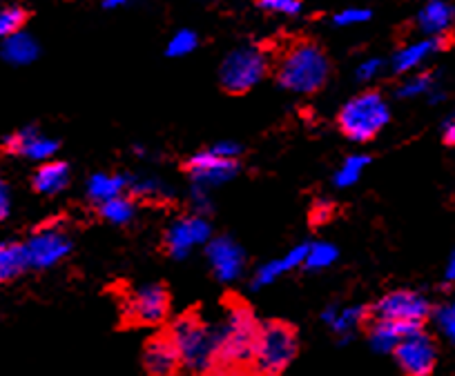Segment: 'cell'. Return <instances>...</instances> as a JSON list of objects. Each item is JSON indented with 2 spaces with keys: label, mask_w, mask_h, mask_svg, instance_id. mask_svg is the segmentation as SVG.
Here are the masks:
<instances>
[{
  "label": "cell",
  "mask_w": 455,
  "mask_h": 376,
  "mask_svg": "<svg viewBox=\"0 0 455 376\" xmlns=\"http://www.w3.org/2000/svg\"><path fill=\"white\" fill-rule=\"evenodd\" d=\"M221 303L226 308V321L214 327L212 370L233 372L242 365H252L261 323L237 292L223 294Z\"/></svg>",
  "instance_id": "cell-1"
},
{
  "label": "cell",
  "mask_w": 455,
  "mask_h": 376,
  "mask_svg": "<svg viewBox=\"0 0 455 376\" xmlns=\"http://www.w3.org/2000/svg\"><path fill=\"white\" fill-rule=\"evenodd\" d=\"M277 82L295 94H317L331 76V60L315 41H297L279 56L275 69Z\"/></svg>",
  "instance_id": "cell-2"
},
{
  "label": "cell",
  "mask_w": 455,
  "mask_h": 376,
  "mask_svg": "<svg viewBox=\"0 0 455 376\" xmlns=\"http://www.w3.org/2000/svg\"><path fill=\"white\" fill-rule=\"evenodd\" d=\"M174 343L181 352L183 370L208 374L214 363V327L205 323L199 308L188 309L170 325Z\"/></svg>",
  "instance_id": "cell-3"
},
{
  "label": "cell",
  "mask_w": 455,
  "mask_h": 376,
  "mask_svg": "<svg viewBox=\"0 0 455 376\" xmlns=\"http://www.w3.org/2000/svg\"><path fill=\"white\" fill-rule=\"evenodd\" d=\"M391 121V109L382 91L366 90L353 96L337 114V128L348 141L369 143L387 128Z\"/></svg>",
  "instance_id": "cell-4"
},
{
  "label": "cell",
  "mask_w": 455,
  "mask_h": 376,
  "mask_svg": "<svg viewBox=\"0 0 455 376\" xmlns=\"http://www.w3.org/2000/svg\"><path fill=\"white\" fill-rule=\"evenodd\" d=\"M297 349H299V341L291 323L266 321L261 323L259 336H257L252 367L259 376H282L297 356Z\"/></svg>",
  "instance_id": "cell-5"
},
{
  "label": "cell",
  "mask_w": 455,
  "mask_h": 376,
  "mask_svg": "<svg viewBox=\"0 0 455 376\" xmlns=\"http://www.w3.org/2000/svg\"><path fill=\"white\" fill-rule=\"evenodd\" d=\"M121 323L125 327H155L170 317V287L165 283L132 287L121 286Z\"/></svg>",
  "instance_id": "cell-6"
},
{
  "label": "cell",
  "mask_w": 455,
  "mask_h": 376,
  "mask_svg": "<svg viewBox=\"0 0 455 376\" xmlns=\"http://www.w3.org/2000/svg\"><path fill=\"white\" fill-rule=\"evenodd\" d=\"M268 50L259 45H242L223 59L219 67V82L226 94L242 96L251 91L268 74Z\"/></svg>",
  "instance_id": "cell-7"
},
{
  "label": "cell",
  "mask_w": 455,
  "mask_h": 376,
  "mask_svg": "<svg viewBox=\"0 0 455 376\" xmlns=\"http://www.w3.org/2000/svg\"><path fill=\"white\" fill-rule=\"evenodd\" d=\"M428 314H431V303L427 301V296L413 290L388 292L387 296H382L378 303L369 308V318L406 323V325L415 327H422Z\"/></svg>",
  "instance_id": "cell-8"
},
{
  "label": "cell",
  "mask_w": 455,
  "mask_h": 376,
  "mask_svg": "<svg viewBox=\"0 0 455 376\" xmlns=\"http://www.w3.org/2000/svg\"><path fill=\"white\" fill-rule=\"evenodd\" d=\"M393 356L404 376H431L437 363V348L427 332L418 330L393 349Z\"/></svg>",
  "instance_id": "cell-9"
},
{
  "label": "cell",
  "mask_w": 455,
  "mask_h": 376,
  "mask_svg": "<svg viewBox=\"0 0 455 376\" xmlns=\"http://www.w3.org/2000/svg\"><path fill=\"white\" fill-rule=\"evenodd\" d=\"M143 370L148 376H179L183 370L181 352L170 330L152 336L143 348Z\"/></svg>",
  "instance_id": "cell-10"
},
{
  "label": "cell",
  "mask_w": 455,
  "mask_h": 376,
  "mask_svg": "<svg viewBox=\"0 0 455 376\" xmlns=\"http://www.w3.org/2000/svg\"><path fill=\"white\" fill-rule=\"evenodd\" d=\"M239 169L237 159H223L214 154L212 150L199 152L181 163V172L188 174L192 181L204 183V185H217V183L233 178Z\"/></svg>",
  "instance_id": "cell-11"
},
{
  "label": "cell",
  "mask_w": 455,
  "mask_h": 376,
  "mask_svg": "<svg viewBox=\"0 0 455 376\" xmlns=\"http://www.w3.org/2000/svg\"><path fill=\"white\" fill-rule=\"evenodd\" d=\"M210 234L208 223L201 221L199 216H188L181 221L172 223V225L165 230L164 240H161V247H164L165 255L170 256H186L192 249V245L204 243Z\"/></svg>",
  "instance_id": "cell-12"
},
{
  "label": "cell",
  "mask_w": 455,
  "mask_h": 376,
  "mask_svg": "<svg viewBox=\"0 0 455 376\" xmlns=\"http://www.w3.org/2000/svg\"><path fill=\"white\" fill-rule=\"evenodd\" d=\"M69 239L59 230H41L32 236L25 249H28L29 265L34 268H50L56 261L63 259L69 252Z\"/></svg>",
  "instance_id": "cell-13"
},
{
  "label": "cell",
  "mask_w": 455,
  "mask_h": 376,
  "mask_svg": "<svg viewBox=\"0 0 455 376\" xmlns=\"http://www.w3.org/2000/svg\"><path fill=\"white\" fill-rule=\"evenodd\" d=\"M5 150L10 152V154L25 156V159L45 161V159H50V156L56 154V150H59V143L52 141V138H47V137H43L36 128H23L7 138Z\"/></svg>",
  "instance_id": "cell-14"
},
{
  "label": "cell",
  "mask_w": 455,
  "mask_h": 376,
  "mask_svg": "<svg viewBox=\"0 0 455 376\" xmlns=\"http://www.w3.org/2000/svg\"><path fill=\"white\" fill-rule=\"evenodd\" d=\"M449 47V38L446 36H427L418 43H411L404 45L391 60L393 74H406L413 72L415 67L424 63L427 59H431L437 51H444Z\"/></svg>",
  "instance_id": "cell-15"
},
{
  "label": "cell",
  "mask_w": 455,
  "mask_h": 376,
  "mask_svg": "<svg viewBox=\"0 0 455 376\" xmlns=\"http://www.w3.org/2000/svg\"><path fill=\"white\" fill-rule=\"evenodd\" d=\"M208 259L212 263V272L221 281H233L243 268V252L230 239H214L208 245Z\"/></svg>",
  "instance_id": "cell-16"
},
{
  "label": "cell",
  "mask_w": 455,
  "mask_h": 376,
  "mask_svg": "<svg viewBox=\"0 0 455 376\" xmlns=\"http://www.w3.org/2000/svg\"><path fill=\"white\" fill-rule=\"evenodd\" d=\"M366 332H369L371 345H373L378 352H393L402 341L406 339L413 332L422 330V327L406 325V323H395V321H379V318H366L364 323Z\"/></svg>",
  "instance_id": "cell-17"
},
{
  "label": "cell",
  "mask_w": 455,
  "mask_h": 376,
  "mask_svg": "<svg viewBox=\"0 0 455 376\" xmlns=\"http://www.w3.org/2000/svg\"><path fill=\"white\" fill-rule=\"evenodd\" d=\"M453 23L455 10L446 0H428L418 14V27L427 36H449Z\"/></svg>",
  "instance_id": "cell-18"
},
{
  "label": "cell",
  "mask_w": 455,
  "mask_h": 376,
  "mask_svg": "<svg viewBox=\"0 0 455 376\" xmlns=\"http://www.w3.org/2000/svg\"><path fill=\"white\" fill-rule=\"evenodd\" d=\"M38 51H41V47H38V43L34 41V36H29V34L25 32H19L14 34V36L5 38L3 41V47H0V56H3V60H7L10 65H29L34 63V60L38 59Z\"/></svg>",
  "instance_id": "cell-19"
},
{
  "label": "cell",
  "mask_w": 455,
  "mask_h": 376,
  "mask_svg": "<svg viewBox=\"0 0 455 376\" xmlns=\"http://www.w3.org/2000/svg\"><path fill=\"white\" fill-rule=\"evenodd\" d=\"M69 183V168L63 161H50L41 165L32 178V185L38 194H59Z\"/></svg>",
  "instance_id": "cell-20"
},
{
  "label": "cell",
  "mask_w": 455,
  "mask_h": 376,
  "mask_svg": "<svg viewBox=\"0 0 455 376\" xmlns=\"http://www.w3.org/2000/svg\"><path fill=\"white\" fill-rule=\"evenodd\" d=\"M29 268L25 245L0 243V283H10Z\"/></svg>",
  "instance_id": "cell-21"
},
{
  "label": "cell",
  "mask_w": 455,
  "mask_h": 376,
  "mask_svg": "<svg viewBox=\"0 0 455 376\" xmlns=\"http://www.w3.org/2000/svg\"><path fill=\"white\" fill-rule=\"evenodd\" d=\"M331 330L339 336L351 334L355 327H364L366 318H369V308H348V309H328L323 314Z\"/></svg>",
  "instance_id": "cell-22"
},
{
  "label": "cell",
  "mask_w": 455,
  "mask_h": 376,
  "mask_svg": "<svg viewBox=\"0 0 455 376\" xmlns=\"http://www.w3.org/2000/svg\"><path fill=\"white\" fill-rule=\"evenodd\" d=\"M308 247L310 245H299V247L292 249L291 255L283 256L282 261H273V263H268L266 268H261L255 277V287L266 286V283H273L279 274L291 272V270L297 268V265H304L306 255H308Z\"/></svg>",
  "instance_id": "cell-23"
},
{
  "label": "cell",
  "mask_w": 455,
  "mask_h": 376,
  "mask_svg": "<svg viewBox=\"0 0 455 376\" xmlns=\"http://www.w3.org/2000/svg\"><path fill=\"white\" fill-rule=\"evenodd\" d=\"M125 187H128V181H125V178L109 176V174H96V176H92L87 192H90L92 200L105 203V200L109 199H116Z\"/></svg>",
  "instance_id": "cell-24"
},
{
  "label": "cell",
  "mask_w": 455,
  "mask_h": 376,
  "mask_svg": "<svg viewBox=\"0 0 455 376\" xmlns=\"http://www.w3.org/2000/svg\"><path fill=\"white\" fill-rule=\"evenodd\" d=\"M435 87H437L435 74L422 72V74H415V76L406 78V81L395 90V96L397 98H415V96L431 94Z\"/></svg>",
  "instance_id": "cell-25"
},
{
  "label": "cell",
  "mask_w": 455,
  "mask_h": 376,
  "mask_svg": "<svg viewBox=\"0 0 455 376\" xmlns=\"http://www.w3.org/2000/svg\"><path fill=\"white\" fill-rule=\"evenodd\" d=\"M99 212L100 216L108 218V221L124 225V223H128L130 218L134 216V203L130 199H121V196H116V199H109L105 200V203H100Z\"/></svg>",
  "instance_id": "cell-26"
},
{
  "label": "cell",
  "mask_w": 455,
  "mask_h": 376,
  "mask_svg": "<svg viewBox=\"0 0 455 376\" xmlns=\"http://www.w3.org/2000/svg\"><path fill=\"white\" fill-rule=\"evenodd\" d=\"M28 19L29 14L23 7H3V10H0V38L5 41V38L19 34L20 29L25 27V23H28Z\"/></svg>",
  "instance_id": "cell-27"
},
{
  "label": "cell",
  "mask_w": 455,
  "mask_h": 376,
  "mask_svg": "<svg viewBox=\"0 0 455 376\" xmlns=\"http://www.w3.org/2000/svg\"><path fill=\"white\" fill-rule=\"evenodd\" d=\"M196 45H199V36H196V32H192V29H181V32H177L172 38H170L165 54H168L170 59H179V56L192 54V51L196 50Z\"/></svg>",
  "instance_id": "cell-28"
},
{
  "label": "cell",
  "mask_w": 455,
  "mask_h": 376,
  "mask_svg": "<svg viewBox=\"0 0 455 376\" xmlns=\"http://www.w3.org/2000/svg\"><path fill=\"white\" fill-rule=\"evenodd\" d=\"M369 163H371L369 156H348V159L344 161V165L339 168V172L335 174V183L339 187L353 185V183L360 178L362 169H364Z\"/></svg>",
  "instance_id": "cell-29"
},
{
  "label": "cell",
  "mask_w": 455,
  "mask_h": 376,
  "mask_svg": "<svg viewBox=\"0 0 455 376\" xmlns=\"http://www.w3.org/2000/svg\"><path fill=\"white\" fill-rule=\"evenodd\" d=\"M335 259H337V249L332 247V245L328 243L310 245L308 255H306V261H304V268L308 270L326 268V265H331Z\"/></svg>",
  "instance_id": "cell-30"
},
{
  "label": "cell",
  "mask_w": 455,
  "mask_h": 376,
  "mask_svg": "<svg viewBox=\"0 0 455 376\" xmlns=\"http://www.w3.org/2000/svg\"><path fill=\"white\" fill-rule=\"evenodd\" d=\"M255 5L270 14L297 16L301 12V0H255Z\"/></svg>",
  "instance_id": "cell-31"
},
{
  "label": "cell",
  "mask_w": 455,
  "mask_h": 376,
  "mask_svg": "<svg viewBox=\"0 0 455 376\" xmlns=\"http://www.w3.org/2000/svg\"><path fill=\"white\" fill-rule=\"evenodd\" d=\"M371 16H373V12H371V10L351 7V10H344V12H339V14H335L332 23L339 25V27H351V25L364 23V20H369Z\"/></svg>",
  "instance_id": "cell-32"
},
{
  "label": "cell",
  "mask_w": 455,
  "mask_h": 376,
  "mask_svg": "<svg viewBox=\"0 0 455 376\" xmlns=\"http://www.w3.org/2000/svg\"><path fill=\"white\" fill-rule=\"evenodd\" d=\"M435 323L440 332L444 334L446 341L455 345V309L453 308H440L435 312Z\"/></svg>",
  "instance_id": "cell-33"
},
{
  "label": "cell",
  "mask_w": 455,
  "mask_h": 376,
  "mask_svg": "<svg viewBox=\"0 0 455 376\" xmlns=\"http://www.w3.org/2000/svg\"><path fill=\"white\" fill-rule=\"evenodd\" d=\"M384 69V60L382 59H369L357 67V81L360 82H371L379 72Z\"/></svg>",
  "instance_id": "cell-34"
},
{
  "label": "cell",
  "mask_w": 455,
  "mask_h": 376,
  "mask_svg": "<svg viewBox=\"0 0 455 376\" xmlns=\"http://www.w3.org/2000/svg\"><path fill=\"white\" fill-rule=\"evenodd\" d=\"M335 218V205L328 203V200H319L317 205L310 212V223L313 225H323V223L332 221Z\"/></svg>",
  "instance_id": "cell-35"
},
{
  "label": "cell",
  "mask_w": 455,
  "mask_h": 376,
  "mask_svg": "<svg viewBox=\"0 0 455 376\" xmlns=\"http://www.w3.org/2000/svg\"><path fill=\"white\" fill-rule=\"evenodd\" d=\"M210 150H212L214 154L223 156V159H237V156L242 154V147H239L237 143H217V145L210 147Z\"/></svg>",
  "instance_id": "cell-36"
},
{
  "label": "cell",
  "mask_w": 455,
  "mask_h": 376,
  "mask_svg": "<svg viewBox=\"0 0 455 376\" xmlns=\"http://www.w3.org/2000/svg\"><path fill=\"white\" fill-rule=\"evenodd\" d=\"M442 141H444V145H455V112L449 114L444 125H442Z\"/></svg>",
  "instance_id": "cell-37"
},
{
  "label": "cell",
  "mask_w": 455,
  "mask_h": 376,
  "mask_svg": "<svg viewBox=\"0 0 455 376\" xmlns=\"http://www.w3.org/2000/svg\"><path fill=\"white\" fill-rule=\"evenodd\" d=\"M10 214V192H7V185L0 181V221Z\"/></svg>",
  "instance_id": "cell-38"
},
{
  "label": "cell",
  "mask_w": 455,
  "mask_h": 376,
  "mask_svg": "<svg viewBox=\"0 0 455 376\" xmlns=\"http://www.w3.org/2000/svg\"><path fill=\"white\" fill-rule=\"evenodd\" d=\"M132 0H103L105 10H119V7H125Z\"/></svg>",
  "instance_id": "cell-39"
},
{
  "label": "cell",
  "mask_w": 455,
  "mask_h": 376,
  "mask_svg": "<svg viewBox=\"0 0 455 376\" xmlns=\"http://www.w3.org/2000/svg\"><path fill=\"white\" fill-rule=\"evenodd\" d=\"M446 281L455 283V252L451 255L449 263H446Z\"/></svg>",
  "instance_id": "cell-40"
},
{
  "label": "cell",
  "mask_w": 455,
  "mask_h": 376,
  "mask_svg": "<svg viewBox=\"0 0 455 376\" xmlns=\"http://www.w3.org/2000/svg\"><path fill=\"white\" fill-rule=\"evenodd\" d=\"M451 308H453V309H455V301H453V305H451Z\"/></svg>",
  "instance_id": "cell-41"
}]
</instances>
